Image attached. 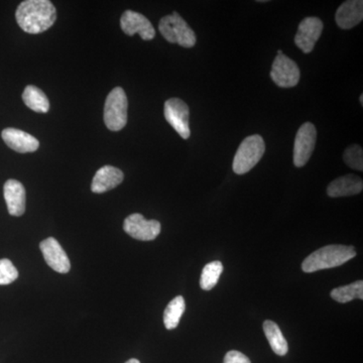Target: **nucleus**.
<instances>
[{"label": "nucleus", "mask_w": 363, "mask_h": 363, "mask_svg": "<svg viewBox=\"0 0 363 363\" xmlns=\"http://www.w3.org/2000/svg\"><path fill=\"white\" fill-rule=\"evenodd\" d=\"M363 20V1L362 0H348L338 7L335 21L339 28L350 30L359 25Z\"/></svg>", "instance_id": "14"}, {"label": "nucleus", "mask_w": 363, "mask_h": 363, "mask_svg": "<svg viewBox=\"0 0 363 363\" xmlns=\"http://www.w3.org/2000/svg\"><path fill=\"white\" fill-rule=\"evenodd\" d=\"M2 140L7 147L21 154L35 152L40 147L39 140L30 133L16 128H6L1 133Z\"/></svg>", "instance_id": "13"}, {"label": "nucleus", "mask_w": 363, "mask_h": 363, "mask_svg": "<svg viewBox=\"0 0 363 363\" xmlns=\"http://www.w3.org/2000/svg\"><path fill=\"white\" fill-rule=\"evenodd\" d=\"M18 278V272L13 262L7 259H0V286L9 285Z\"/></svg>", "instance_id": "24"}, {"label": "nucleus", "mask_w": 363, "mask_h": 363, "mask_svg": "<svg viewBox=\"0 0 363 363\" xmlns=\"http://www.w3.org/2000/svg\"><path fill=\"white\" fill-rule=\"evenodd\" d=\"M331 298L336 302L345 304L354 298H363V281H357L350 285L339 286L331 292Z\"/></svg>", "instance_id": "21"}, {"label": "nucleus", "mask_w": 363, "mask_h": 363, "mask_svg": "<svg viewBox=\"0 0 363 363\" xmlns=\"http://www.w3.org/2000/svg\"><path fill=\"white\" fill-rule=\"evenodd\" d=\"M264 331L274 352L279 357L286 355L289 351L288 342H286L285 336L281 333L278 324L271 320H267L264 323Z\"/></svg>", "instance_id": "18"}, {"label": "nucleus", "mask_w": 363, "mask_h": 363, "mask_svg": "<svg viewBox=\"0 0 363 363\" xmlns=\"http://www.w3.org/2000/svg\"><path fill=\"white\" fill-rule=\"evenodd\" d=\"M4 194L9 214L20 217L25 213L26 190L21 182L6 181L4 184Z\"/></svg>", "instance_id": "16"}, {"label": "nucleus", "mask_w": 363, "mask_h": 363, "mask_svg": "<svg viewBox=\"0 0 363 363\" xmlns=\"http://www.w3.org/2000/svg\"><path fill=\"white\" fill-rule=\"evenodd\" d=\"M222 272H223V266L218 260L206 264L203 269L201 278H200V286L202 290H212L218 283Z\"/></svg>", "instance_id": "22"}, {"label": "nucleus", "mask_w": 363, "mask_h": 363, "mask_svg": "<svg viewBox=\"0 0 363 363\" xmlns=\"http://www.w3.org/2000/svg\"><path fill=\"white\" fill-rule=\"evenodd\" d=\"M300 77V69L295 61L284 54L277 55L272 63L271 78L279 87H295L298 85Z\"/></svg>", "instance_id": "8"}, {"label": "nucleus", "mask_w": 363, "mask_h": 363, "mask_svg": "<svg viewBox=\"0 0 363 363\" xmlns=\"http://www.w3.org/2000/svg\"><path fill=\"white\" fill-rule=\"evenodd\" d=\"M40 252L44 255L48 266L60 274H67L71 269L70 259L54 238H49L40 243Z\"/></svg>", "instance_id": "11"}, {"label": "nucleus", "mask_w": 363, "mask_h": 363, "mask_svg": "<svg viewBox=\"0 0 363 363\" xmlns=\"http://www.w3.org/2000/svg\"><path fill=\"white\" fill-rule=\"evenodd\" d=\"M124 175L121 169L112 166H104L98 169L93 178L91 190L96 194H102L112 190L123 183Z\"/></svg>", "instance_id": "15"}, {"label": "nucleus", "mask_w": 363, "mask_h": 363, "mask_svg": "<svg viewBox=\"0 0 363 363\" xmlns=\"http://www.w3.org/2000/svg\"><path fill=\"white\" fill-rule=\"evenodd\" d=\"M362 179L355 175H346L332 181L327 188L329 197L338 198L353 196L362 192Z\"/></svg>", "instance_id": "17"}, {"label": "nucleus", "mask_w": 363, "mask_h": 363, "mask_svg": "<svg viewBox=\"0 0 363 363\" xmlns=\"http://www.w3.org/2000/svg\"><path fill=\"white\" fill-rule=\"evenodd\" d=\"M123 229L135 240L150 241L156 240L161 233V223L157 220H147L142 214L135 213L126 217Z\"/></svg>", "instance_id": "9"}, {"label": "nucleus", "mask_w": 363, "mask_h": 363, "mask_svg": "<svg viewBox=\"0 0 363 363\" xmlns=\"http://www.w3.org/2000/svg\"><path fill=\"white\" fill-rule=\"evenodd\" d=\"M266 150L264 138L259 135L247 136L243 140L233 160V171L238 175H245L252 171L262 160Z\"/></svg>", "instance_id": "3"}, {"label": "nucleus", "mask_w": 363, "mask_h": 363, "mask_svg": "<svg viewBox=\"0 0 363 363\" xmlns=\"http://www.w3.org/2000/svg\"><path fill=\"white\" fill-rule=\"evenodd\" d=\"M323 28V23L320 18L314 16L304 18L298 25V32L296 33V45L305 54H309L321 37Z\"/></svg>", "instance_id": "10"}, {"label": "nucleus", "mask_w": 363, "mask_h": 363, "mask_svg": "<svg viewBox=\"0 0 363 363\" xmlns=\"http://www.w3.org/2000/svg\"><path fill=\"white\" fill-rule=\"evenodd\" d=\"M23 100L28 108L39 113H47L50 102L44 92L35 86H26L23 93Z\"/></svg>", "instance_id": "19"}, {"label": "nucleus", "mask_w": 363, "mask_h": 363, "mask_svg": "<svg viewBox=\"0 0 363 363\" xmlns=\"http://www.w3.org/2000/svg\"><path fill=\"white\" fill-rule=\"evenodd\" d=\"M343 160L350 168L363 171V150L358 145H352L345 150L343 154Z\"/></svg>", "instance_id": "23"}, {"label": "nucleus", "mask_w": 363, "mask_h": 363, "mask_svg": "<svg viewBox=\"0 0 363 363\" xmlns=\"http://www.w3.org/2000/svg\"><path fill=\"white\" fill-rule=\"evenodd\" d=\"M128 97L123 88H114L107 96L104 106V123L108 130H123L128 123Z\"/></svg>", "instance_id": "5"}, {"label": "nucleus", "mask_w": 363, "mask_h": 363, "mask_svg": "<svg viewBox=\"0 0 363 363\" xmlns=\"http://www.w3.org/2000/svg\"><path fill=\"white\" fill-rule=\"evenodd\" d=\"M185 309V300L182 296H178L169 303L164 312V323L168 330L177 328Z\"/></svg>", "instance_id": "20"}, {"label": "nucleus", "mask_w": 363, "mask_h": 363, "mask_svg": "<svg viewBox=\"0 0 363 363\" xmlns=\"http://www.w3.org/2000/svg\"><path fill=\"white\" fill-rule=\"evenodd\" d=\"M125 363H140V360L135 359V358H131V359L128 360Z\"/></svg>", "instance_id": "26"}, {"label": "nucleus", "mask_w": 363, "mask_h": 363, "mask_svg": "<svg viewBox=\"0 0 363 363\" xmlns=\"http://www.w3.org/2000/svg\"><path fill=\"white\" fill-rule=\"evenodd\" d=\"M159 30L169 43L180 45L181 47L193 48L197 40L194 30L178 13L162 18L160 21Z\"/></svg>", "instance_id": "4"}, {"label": "nucleus", "mask_w": 363, "mask_h": 363, "mask_svg": "<svg viewBox=\"0 0 363 363\" xmlns=\"http://www.w3.org/2000/svg\"><path fill=\"white\" fill-rule=\"evenodd\" d=\"M16 18L23 32L38 35L54 25L56 7L49 0H26L16 9Z\"/></svg>", "instance_id": "1"}, {"label": "nucleus", "mask_w": 363, "mask_h": 363, "mask_svg": "<svg viewBox=\"0 0 363 363\" xmlns=\"http://www.w3.org/2000/svg\"><path fill=\"white\" fill-rule=\"evenodd\" d=\"M357 257L354 247L346 245H327L311 253L302 264L303 272H315L322 269L342 266L348 260Z\"/></svg>", "instance_id": "2"}, {"label": "nucleus", "mask_w": 363, "mask_h": 363, "mask_svg": "<svg viewBox=\"0 0 363 363\" xmlns=\"http://www.w3.org/2000/svg\"><path fill=\"white\" fill-rule=\"evenodd\" d=\"M164 118L168 121L169 125L179 133L184 140H188L191 135L190 125H189L188 105L179 99V98H171L167 100L164 104Z\"/></svg>", "instance_id": "7"}, {"label": "nucleus", "mask_w": 363, "mask_h": 363, "mask_svg": "<svg viewBox=\"0 0 363 363\" xmlns=\"http://www.w3.org/2000/svg\"><path fill=\"white\" fill-rule=\"evenodd\" d=\"M121 30L128 35H135L138 33L145 40L154 39L156 35L154 26L145 16L133 11H126L123 13L121 20Z\"/></svg>", "instance_id": "12"}, {"label": "nucleus", "mask_w": 363, "mask_h": 363, "mask_svg": "<svg viewBox=\"0 0 363 363\" xmlns=\"http://www.w3.org/2000/svg\"><path fill=\"white\" fill-rule=\"evenodd\" d=\"M224 363H252L250 358L240 351L231 350L226 353Z\"/></svg>", "instance_id": "25"}, {"label": "nucleus", "mask_w": 363, "mask_h": 363, "mask_svg": "<svg viewBox=\"0 0 363 363\" xmlns=\"http://www.w3.org/2000/svg\"><path fill=\"white\" fill-rule=\"evenodd\" d=\"M360 104L363 105V94L360 95Z\"/></svg>", "instance_id": "27"}, {"label": "nucleus", "mask_w": 363, "mask_h": 363, "mask_svg": "<svg viewBox=\"0 0 363 363\" xmlns=\"http://www.w3.org/2000/svg\"><path fill=\"white\" fill-rule=\"evenodd\" d=\"M317 130L314 124L306 123L298 128L294 145V164L298 168H302L314 152L316 145Z\"/></svg>", "instance_id": "6"}]
</instances>
